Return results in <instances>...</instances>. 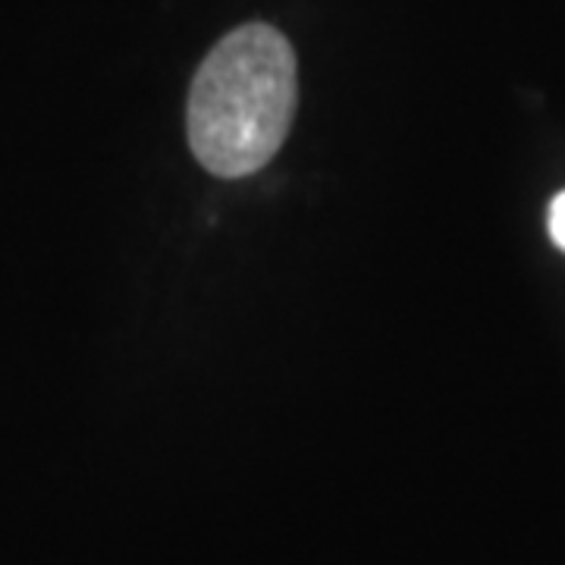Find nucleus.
I'll list each match as a JSON object with an SVG mask.
<instances>
[{"label": "nucleus", "instance_id": "nucleus-1", "mask_svg": "<svg viewBox=\"0 0 565 565\" xmlns=\"http://www.w3.org/2000/svg\"><path fill=\"white\" fill-rule=\"evenodd\" d=\"M296 54L277 29L252 22L204 57L189 92V145L204 170L239 180L280 151L296 114Z\"/></svg>", "mask_w": 565, "mask_h": 565}, {"label": "nucleus", "instance_id": "nucleus-2", "mask_svg": "<svg viewBox=\"0 0 565 565\" xmlns=\"http://www.w3.org/2000/svg\"><path fill=\"white\" fill-rule=\"evenodd\" d=\"M550 236L565 252V192H559L550 204Z\"/></svg>", "mask_w": 565, "mask_h": 565}]
</instances>
